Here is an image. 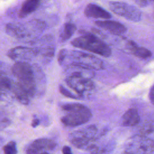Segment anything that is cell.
Segmentation results:
<instances>
[{
    "instance_id": "4fadbf2b",
    "label": "cell",
    "mask_w": 154,
    "mask_h": 154,
    "mask_svg": "<svg viewBox=\"0 0 154 154\" xmlns=\"http://www.w3.org/2000/svg\"><path fill=\"white\" fill-rule=\"evenodd\" d=\"M43 0H25L19 11V16L23 18L35 11L40 5Z\"/></svg>"
},
{
    "instance_id": "ba28073f",
    "label": "cell",
    "mask_w": 154,
    "mask_h": 154,
    "mask_svg": "<svg viewBox=\"0 0 154 154\" xmlns=\"http://www.w3.org/2000/svg\"><path fill=\"white\" fill-rule=\"evenodd\" d=\"M66 82L79 96H82L85 93L91 91L94 88V84L91 79L81 76L68 75Z\"/></svg>"
},
{
    "instance_id": "f1b7e54d",
    "label": "cell",
    "mask_w": 154,
    "mask_h": 154,
    "mask_svg": "<svg viewBox=\"0 0 154 154\" xmlns=\"http://www.w3.org/2000/svg\"><path fill=\"white\" fill-rule=\"evenodd\" d=\"M1 92V91H0ZM0 96H1V93H0Z\"/></svg>"
},
{
    "instance_id": "e0dca14e",
    "label": "cell",
    "mask_w": 154,
    "mask_h": 154,
    "mask_svg": "<svg viewBox=\"0 0 154 154\" xmlns=\"http://www.w3.org/2000/svg\"><path fill=\"white\" fill-rule=\"evenodd\" d=\"M76 29V27L75 24L67 22L65 23L61 29L60 34V37L61 41L66 42L69 40L75 33Z\"/></svg>"
},
{
    "instance_id": "9a60e30c",
    "label": "cell",
    "mask_w": 154,
    "mask_h": 154,
    "mask_svg": "<svg viewBox=\"0 0 154 154\" xmlns=\"http://www.w3.org/2000/svg\"><path fill=\"white\" fill-rule=\"evenodd\" d=\"M126 48L131 54L140 58H147L152 55V52L150 50L144 47L138 46V45L132 40H129L128 42Z\"/></svg>"
},
{
    "instance_id": "7402d4cb",
    "label": "cell",
    "mask_w": 154,
    "mask_h": 154,
    "mask_svg": "<svg viewBox=\"0 0 154 154\" xmlns=\"http://www.w3.org/2000/svg\"><path fill=\"white\" fill-rule=\"evenodd\" d=\"M67 51L64 49H61L60 51L58 56V61L60 65H62L64 62L67 56Z\"/></svg>"
},
{
    "instance_id": "30bf717a",
    "label": "cell",
    "mask_w": 154,
    "mask_h": 154,
    "mask_svg": "<svg viewBox=\"0 0 154 154\" xmlns=\"http://www.w3.org/2000/svg\"><path fill=\"white\" fill-rule=\"evenodd\" d=\"M95 24L99 28L114 35H122L126 31V28L122 23L114 20H97Z\"/></svg>"
},
{
    "instance_id": "5bb4252c",
    "label": "cell",
    "mask_w": 154,
    "mask_h": 154,
    "mask_svg": "<svg viewBox=\"0 0 154 154\" xmlns=\"http://www.w3.org/2000/svg\"><path fill=\"white\" fill-rule=\"evenodd\" d=\"M140 120L138 111L135 108L129 109L122 118V123L125 126H134L137 125Z\"/></svg>"
},
{
    "instance_id": "484cf974",
    "label": "cell",
    "mask_w": 154,
    "mask_h": 154,
    "mask_svg": "<svg viewBox=\"0 0 154 154\" xmlns=\"http://www.w3.org/2000/svg\"><path fill=\"white\" fill-rule=\"evenodd\" d=\"M38 124H39V120L38 119H34V120H32V127H35L37 125H38Z\"/></svg>"
},
{
    "instance_id": "44dd1931",
    "label": "cell",
    "mask_w": 154,
    "mask_h": 154,
    "mask_svg": "<svg viewBox=\"0 0 154 154\" xmlns=\"http://www.w3.org/2000/svg\"><path fill=\"white\" fill-rule=\"evenodd\" d=\"M60 91L61 92V93L68 97L70 98H72V99H77L78 98V97H76L75 95H74L73 94H72L71 92H70L69 90H67L66 88H64L63 86L60 85Z\"/></svg>"
},
{
    "instance_id": "2e32d148",
    "label": "cell",
    "mask_w": 154,
    "mask_h": 154,
    "mask_svg": "<svg viewBox=\"0 0 154 154\" xmlns=\"http://www.w3.org/2000/svg\"><path fill=\"white\" fill-rule=\"evenodd\" d=\"M11 90L20 102L23 104H27L28 103L29 95L17 82L12 81Z\"/></svg>"
},
{
    "instance_id": "7a4b0ae2",
    "label": "cell",
    "mask_w": 154,
    "mask_h": 154,
    "mask_svg": "<svg viewBox=\"0 0 154 154\" xmlns=\"http://www.w3.org/2000/svg\"><path fill=\"white\" fill-rule=\"evenodd\" d=\"M13 75L29 96L34 95L37 84L35 70L26 61L16 62L11 67Z\"/></svg>"
},
{
    "instance_id": "5b68a950",
    "label": "cell",
    "mask_w": 154,
    "mask_h": 154,
    "mask_svg": "<svg viewBox=\"0 0 154 154\" xmlns=\"http://www.w3.org/2000/svg\"><path fill=\"white\" fill-rule=\"evenodd\" d=\"M71 60L68 66H78L90 70H101L103 69V61L98 57L85 52L78 51H67V56Z\"/></svg>"
},
{
    "instance_id": "277c9868",
    "label": "cell",
    "mask_w": 154,
    "mask_h": 154,
    "mask_svg": "<svg viewBox=\"0 0 154 154\" xmlns=\"http://www.w3.org/2000/svg\"><path fill=\"white\" fill-rule=\"evenodd\" d=\"M72 45L78 48L108 57L111 54L110 48L100 38L92 34H86L73 39Z\"/></svg>"
},
{
    "instance_id": "9c48e42d",
    "label": "cell",
    "mask_w": 154,
    "mask_h": 154,
    "mask_svg": "<svg viewBox=\"0 0 154 154\" xmlns=\"http://www.w3.org/2000/svg\"><path fill=\"white\" fill-rule=\"evenodd\" d=\"M39 54L38 48L17 46L8 51L7 56L16 62L25 61L35 57Z\"/></svg>"
},
{
    "instance_id": "52a82bcc",
    "label": "cell",
    "mask_w": 154,
    "mask_h": 154,
    "mask_svg": "<svg viewBox=\"0 0 154 154\" xmlns=\"http://www.w3.org/2000/svg\"><path fill=\"white\" fill-rule=\"evenodd\" d=\"M109 6L113 13L128 20L138 22L141 19V11L132 5L123 2L111 1L109 3Z\"/></svg>"
},
{
    "instance_id": "ac0fdd59",
    "label": "cell",
    "mask_w": 154,
    "mask_h": 154,
    "mask_svg": "<svg viewBox=\"0 0 154 154\" xmlns=\"http://www.w3.org/2000/svg\"><path fill=\"white\" fill-rule=\"evenodd\" d=\"M12 81L4 73L0 72V91L11 90Z\"/></svg>"
},
{
    "instance_id": "ffe728a7",
    "label": "cell",
    "mask_w": 154,
    "mask_h": 154,
    "mask_svg": "<svg viewBox=\"0 0 154 154\" xmlns=\"http://www.w3.org/2000/svg\"><path fill=\"white\" fill-rule=\"evenodd\" d=\"M4 154H16L17 151L16 143L14 141H10L3 147Z\"/></svg>"
},
{
    "instance_id": "603a6c76",
    "label": "cell",
    "mask_w": 154,
    "mask_h": 154,
    "mask_svg": "<svg viewBox=\"0 0 154 154\" xmlns=\"http://www.w3.org/2000/svg\"><path fill=\"white\" fill-rule=\"evenodd\" d=\"M140 7H145L147 5V0H133Z\"/></svg>"
},
{
    "instance_id": "d4e9b609",
    "label": "cell",
    "mask_w": 154,
    "mask_h": 154,
    "mask_svg": "<svg viewBox=\"0 0 154 154\" xmlns=\"http://www.w3.org/2000/svg\"><path fill=\"white\" fill-rule=\"evenodd\" d=\"M62 152H63V154H73L72 153L70 148L66 146L63 147V148L62 149Z\"/></svg>"
},
{
    "instance_id": "4316f807",
    "label": "cell",
    "mask_w": 154,
    "mask_h": 154,
    "mask_svg": "<svg viewBox=\"0 0 154 154\" xmlns=\"http://www.w3.org/2000/svg\"><path fill=\"white\" fill-rule=\"evenodd\" d=\"M40 154H49L48 153H47V152H42V153H41Z\"/></svg>"
},
{
    "instance_id": "d6986e66",
    "label": "cell",
    "mask_w": 154,
    "mask_h": 154,
    "mask_svg": "<svg viewBox=\"0 0 154 154\" xmlns=\"http://www.w3.org/2000/svg\"><path fill=\"white\" fill-rule=\"evenodd\" d=\"M140 133L144 135L146 134H149L154 131V120H147L144 122L140 128Z\"/></svg>"
},
{
    "instance_id": "8992f818",
    "label": "cell",
    "mask_w": 154,
    "mask_h": 154,
    "mask_svg": "<svg viewBox=\"0 0 154 154\" xmlns=\"http://www.w3.org/2000/svg\"><path fill=\"white\" fill-rule=\"evenodd\" d=\"M125 151L127 154L150 153L154 151V141L145 135H134L126 143Z\"/></svg>"
},
{
    "instance_id": "7c38bea8",
    "label": "cell",
    "mask_w": 154,
    "mask_h": 154,
    "mask_svg": "<svg viewBox=\"0 0 154 154\" xmlns=\"http://www.w3.org/2000/svg\"><path fill=\"white\" fill-rule=\"evenodd\" d=\"M84 14L88 17L108 19L111 18V14L102 7L94 4H88L85 10Z\"/></svg>"
},
{
    "instance_id": "3957f363",
    "label": "cell",
    "mask_w": 154,
    "mask_h": 154,
    "mask_svg": "<svg viewBox=\"0 0 154 154\" xmlns=\"http://www.w3.org/2000/svg\"><path fill=\"white\" fill-rule=\"evenodd\" d=\"M68 113L61 119L66 126L75 127L87 123L91 117L90 110L85 105L78 103H66L61 106Z\"/></svg>"
},
{
    "instance_id": "f546056e",
    "label": "cell",
    "mask_w": 154,
    "mask_h": 154,
    "mask_svg": "<svg viewBox=\"0 0 154 154\" xmlns=\"http://www.w3.org/2000/svg\"><path fill=\"white\" fill-rule=\"evenodd\" d=\"M153 1H154V0H153Z\"/></svg>"
},
{
    "instance_id": "cb8c5ba5",
    "label": "cell",
    "mask_w": 154,
    "mask_h": 154,
    "mask_svg": "<svg viewBox=\"0 0 154 154\" xmlns=\"http://www.w3.org/2000/svg\"><path fill=\"white\" fill-rule=\"evenodd\" d=\"M149 99L151 102L154 105V85L151 88L149 92Z\"/></svg>"
},
{
    "instance_id": "83f0119b",
    "label": "cell",
    "mask_w": 154,
    "mask_h": 154,
    "mask_svg": "<svg viewBox=\"0 0 154 154\" xmlns=\"http://www.w3.org/2000/svg\"><path fill=\"white\" fill-rule=\"evenodd\" d=\"M1 67H2V64H1V63L0 62V69L1 68ZM0 72H1V71L0 70Z\"/></svg>"
},
{
    "instance_id": "6da1fadb",
    "label": "cell",
    "mask_w": 154,
    "mask_h": 154,
    "mask_svg": "<svg viewBox=\"0 0 154 154\" xmlns=\"http://www.w3.org/2000/svg\"><path fill=\"white\" fill-rule=\"evenodd\" d=\"M46 28V23L40 20L34 19L25 23L11 22L7 24L5 31L16 38H31L41 34Z\"/></svg>"
},
{
    "instance_id": "8fae6325",
    "label": "cell",
    "mask_w": 154,
    "mask_h": 154,
    "mask_svg": "<svg viewBox=\"0 0 154 154\" xmlns=\"http://www.w3.org/2000/svg\"><path fill=\"white\" fill-rule=\"evenodd\" d=\"M56 146L54 141L47 138L37 139L34 141L27 149V154H38L43 150L53 149Z\"/></svg>"
}]
</instances>
